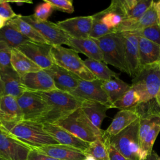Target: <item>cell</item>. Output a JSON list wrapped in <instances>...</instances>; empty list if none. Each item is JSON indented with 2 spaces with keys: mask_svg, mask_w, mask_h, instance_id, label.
Returning a JSON list of instances; mask_svg holds the SVG:
<instances>
[{
  "mask_svg": "<svg viewBox=\"0 0 160 160\" xmlns=\"http://www.w3.org/2000/svg\"><path fill=\"white\" fill-rule=\"evenodd\" d=\"M9 2H14L16 3L18 6H21L25 2H28V3H32V1H8Z\"/></svg>",
  "mask_w": 160,
  "mask_h": 160,
  "instance_id": "obj_45",
  "label": "cell"
},
{
  "mask_svg": "<svg viewBox=\"0 0 160 160\" xmlns=\"http://www.w3.org/2000/svg\"><path fill=\"white\" fill-rule=\"evenodd\" d=\"M85 160H96L92 156L89 154H86V159Z\"/></svg>",
  "mask_w": 160,
  "mask_h": 160,
  "instance_id": "obj_49",
  "label": "cell"
},
{
  "mask_svg": "<svg viewBox=\"0 0 160 160\" xmlns=\"http://www.w3.org/2000/svg\"><path fill=\"white\" fill-rule=\"evenodd\" d=\"M93 16H78L58 21L56 24L70 38H87L92 29Z\"/></svg>",
  "mask_w": 160,
  "mask_h": 160,
  "instance_id": "obj_13",
  "label": "cell"
},
{
  "mask_svg": "<svg viewBox=\"0 0 160 160\" xmlns=\"http://www.w3.org/2000/svg\"><path fill=\"white\" fill-rule=\"evenodd\" d=\"M20 17L31 24L36 31L52 46L66 44L70 38L63 31L59 28L56 23L49 21H42L34 16L33 14Z\"/></svg>",
  "mask_w": 160,
  "mask_h": 160,
  "instance_id": "obj_10",
  "label": "cell"
},
{
  "mask_svg": "<svg viewBox=\"0 0 160 160\" xmlns=\"http://www.w3.org/2000/svg\"><path fill=\"white\" fill-rule=\"evenodd\" d=\"M104 139L107 144L108 150L109 153V160H130L126 157H124L122 154H121L119 152H118L112 145H111L108 141V139L103 136Z\"/></svg>",
  "mask_w": 160,
  "mask_h": 160,
  "instance_id": "obj_42",
  "label": "cell"
},
{
  "mask_svg": "<svg viewBox=\"0 0 160 160\" xmlns=\"http://www.w3.org/2000/svg\"><path fill=\"white\" fill-rule=\"evenodd\" d=\"M158 62L160 63V52H159V60H158Z\"/></svg>",
  "mask_w": 160,
  "mask_h": 160,
  "instance_id": "obj_52",
  "label": "cell"
},
{
  "mask_svg": "<svg viewBox=\"0 0 160 160\" xmlns=\"http://www.w3.org/2000/svg\"><path fill=\"white\" fill-rule=\"evenodd\" d=\"M160 46V25L157 22L152 26L136 31H129Z\"/></svg>",
  "mask_w": 160,
  "mask_h": 160,
  "instance_id": "obj_36",
  "label": "cell"
},
{
  "mask_svg": "<svg viewBox=\"0 0 160 160\" xmlns=\"http://www.w3.org/2000/svg\"><path fill=\"white\" fill-rule=\"evenodd\" d=\"M43 128L59 144L76 148L84 153L89 146L90 143L80 139L69 131L54 124L43 123Z\"/></svg>",
  "mask_w": 160,
  "mask_h": 160,
  "instance_id": "obj_15",
  "label": "cell"
},
{
  "mask_svg": "<svg viewBox=\"0 0 160 160\" xmlns=\"http://www.w3.org/2000/svg\"><path fill=\"white\" fill-rule=\"evenodd\" d=\"M7 22H8V21H6V19H3L1 17H0V29L5 26V25L7 24Z\"/></svg>",
  "mask_w": 160,
  "mask_h": 160,
  "instance_id": "obj_46",
  "label": "cell"
},
{
  "mask_svg": "<svg viewBox=\"0 0 160 160\" xmlns=\"http://www.w3.org/2000/svg\"><path fill=\"white\" fill-rule=\"evenodd\" d=\"M81 108L92 124L98 129H101L102 122L106 117V111L109 109L102 103L86 100L82 101Z\"/></svg>",
  "mask_w": 160,
  "mask_h": 160,
  "instance_id": "obj_27",
  "label": "cell"
},
{
  "mask_svg": "<svg viewBox=\"0 0 160 160\" xmlns=\"http://www.w3.org/2000/svg\"><path fill=\"white\" fill-rule=\"evenodd\" d=\"M159 24L160 25V16H159Z\"/></svg>",
  "mask_w": 160,
  "mask_h": 160,
  "instance_id": "obj_53",
  "label": "cell"
},
{
  "mask_svg": "<svg viewBox=\"0 0 160 160\" xmlns=\"http://www.w3.org/2000/svg\"><path fill=\"white\" fill-rule=\"evenodd\" d=\"M36 93L51 108V111L39 121L42 124H53L81 108L82 101L68 92L54 90Z\"/></svg>",
  "mask_w": 160,
  "mask_h": 160,
  "instance_id": "obj_2",
  "label": "cell"
},
{
  "mask_svg": "<svg viewBox=\"0 0 160 160\" xmlns=\"http://www.w3.org/2000/svg\"><path fill=\"white\" fill-rule=\"evenodd\" d=\"M17 16L8 1L0 0V17L8 21Z\"/></svg>",
  "mask_w": 160,
  "mask_h": 160,
  "instance_id": "obj_41",
  "label": "cell"
},
{
  "mask_svg": "<svg viewBox=\"0 0 160 160\" xmlns=\"http://www.w3.org/2000/svg\"><path fill=\"white\" fill-rule=\"evenodd\" d=\"M131 86L140 96L141 102L154 99L160 88V63L157 62L141 67L132 78Z\"/></svg>",
  "mask_w": 160,
  "mask_h": 160,
  "instance_id": "obj_5",
  "label": "cell"
},
{
  "mask_svg": "<svg viewBox=\"0 0 160 160\" xmlns=\"http://www.w3.org/2000/svg\"><path fill=\"white\" fill-rule=\"evenodd\" d=\"M124 40L126 60L131 77H135L139 72L141 65L139 61L138 36L131 32H121Z\"/></svg>",
  "mask_w": 160,
  "mask_h": 160,
  "instance_id": "obj_18",
  "label": "cell"
},
{
  "mask_svg": "<svg viewBox=\"0 0 160 160\" xmlns=\"http://www.w3.org/2000/svg\"><path fill=\"white\" fill-rule=\"evenodd\" d=\"M29 41L21 35L8 23L0 29V41L6 42L10 47L18 48L20 45Z\"/></svg>",
  "mask_w": 160,
  "mask_h": 160,
  "instance_id": "obj_32",
  "label": "cell"
},
{
  "mask_svg": "<svg viewBox=\"0 0 160 160\" xmlns=\"http://www.w3.org/2000/svg\"><path fill=\"white\" fill-rule=\"evenodd\" d=\"M157 22H159V16L156 9L155 1H153L151 6L141 18L132 21H123L116 29V32L121 33L139 31Z\"/></svg>",
  "mask_w": 160,
  "mask_h": 160,
  "instance_id": "obj_21",
  "label": "cell"
},
{
  "mask_svg": "<svg viewBox=\"0 0 160 160\" xmlns=\"http://www.w3.org/2000/svg\"><path fill=\"white\" fill-rule=\"evenodd\" d=\"M84 154L92 156L96 160H109L108 146L103 136L90 143Z\"/></svg>",
  "mask_w": 160,
  "mask_h": 160,
  "instance_id": "obj_35",
  "label": "cell"
},
{
  "mask_svg": "<svg viewBox=\"0 0 160 160\" xmlns=\"http://www.w3.org/2000/svg\"><path fill=\"white\" fill-rule=\"evenodd\" d=\"M158 160H160V156H158Z\"/></svg>",
  "mask_w": 160,
  "mask_h": 160,
  "instance_id": "obj_54",
  "label": "cell"
},
{
  "mask_svg": "<svg viewBox=\"0 0 160 160\" xmlns=\"http://www.w3.org/2000/svg\"><path fill=\"white\" fill-rule=\"evenodd\" d=\"M93 15L115 32L116 29L126 19L120 0L112 1L108 8Z\"/></svg>",
  "mask_w": 160,
  "mask_h": 160,
  "instance_id": "obj_20",
  "label": "cell"
},
{
  "mask_svg": "<svg viewBox=\"0 0 160 160\" xmlns=\"http://www.w3.org/2000/svg\"><path fill=\"white\" fill-rule=\"evenodd\" d=\"M11 64L21 78L28 73L42 70L38 65L15 48H12L11 49Z\"/></svg>",
  "mask_w": 160,
  "mask_h": 160,
  "instance_id": "obj_25",
  "label": "cell"
},
{
  "mask_svg": "<svg viewBox=\"0 0 160 160\" xmlns=\"http://www.w3.org/2000/svg\"><path fill=\"white\" fill-rule=\"evenodd\" d=\"M155 6L157 10L158 16H160V1L158 2H155Z\"/></svg>",
  "mask_w": 160,
  "mask_h": 160,
  "instance_id": "obj_47",
  "label": "cell"
},
{
  "mask_svg": "<svg viewBox=\"0 0 160 160\" xmlns=\"http://www.w3.org/2000/svg\"><path fill=\"white\" fill-rule=\"evenodd\" d=\"M51 55L54 64L69 71L80 79L94 81L97 78L89 71L78 53L62 46H52Z\"/></svg>",
  "mask_w": 160,
  "mask_h": 160,
  "instance_id": "obj_6",
  "label": "cell"
},
{
  "mask_svg": "<svg viewBox=\"0 0 160 160\" xmlns=\"http://www.w3.org/2000/svg\"><path fill=\"white\" fill-rule=\"evenodd\" d=\"M53 124L88 143H91L102 138L104 134V130L94 126L81 108L75 110Z\"/></svg>",
  "mask_w": 160,
  "mask_h": 160,
  "instance_id": "obj_3",
  "label": "cell"
},
{
  "mask_svg": "<svg viewBox=\"0 0 160 160\" xmlns=\"http://www.w3.org/2000/svg\"><path fill=\"white\" fill-rule=\"evenodd\" d=\"M44 71L52 78L58 90L65 92L71 93L74 91L78 88L79 80L81 79L56 64Z\"/></svg>",
  "mask_w": 160,
  "mask_h": 160,
  "instance_id": "obj_16",
  "label": "cell"
},
{
  "mask_svg": "<svg viewBox=\"0 0 160 160\" xmlns=\"http://www.w3.org/2000/svg\"><path fill=\"white\" fill-rule=\"evenodd\" d=\"M0 160H2V159H0Z\"/></svg>",
  "mask_w": 160,
  "mask_h": 160,
  "instance_id": "obj_55",
  "label": "cell"
},
{
  "mask_svg": "<svg viewBox=\"0 0 160 160\" xmlns=\"http://www.w3.org/2000/svg\"><path fill=\"white\" fill-rule=\"evenodd\" d=\"M93 16V22H92V29L89 34V38L92 39H98L101 37L104 36L108 35L111 33H116L114 30L110 29L105 24L102 23L99 19L95 17L94 15Z\"/></svg>",
  "mask_w": 160,
  "mask_h": 160,
  "instance_id": "obj_37",
  "label": "cell"
},
{
  "mask_svg": "<svg viewBox=\"0 0 160 160\" xmlns=\"http://www.w3.org/2000/svg\"><path fill=\"white\" fill-rule=\"evenodd\" d=\"M32 148L10 134L0 126V159L28 160Z\"/></svg>",
  "mask_w": 160,
  "mask_h": 160,
  "instance_id": "obj_9",
  "label": "cell"
},
{
  "mask_svg": "<svg viewBox=\"0 0 160 160\" xmlns=\"http://www.w3.org/2000/svg\"><path fill=\"white\" fill-rule=\"evenodd\" d=\"M155 99H156L158 104L160 106V88H159L158 92H157V94H156V96L155 97Z\"/></svg>",
  "mask_w": 160,
  "mask_h": 160,
  "instance_id": "obj_48",
  "label": "cell"
},
{
  "mask_svg": "<svg viewBox=\"0 0 160 160\" xmlns=\"http://www.w3.org/2000/svg\"><path fill=\"white\" fill-rule=\"evenodd\" d=\"M11 49L6 42L0 41V70L11 66Z\"/></svg>",
  "mask_w": 160,
  "mask_h": 160,
  "instance_id": "obj_38",
  "label": "cell"
},
{
  "mask_svg": "<svg viewBox=\"0 0 160 160\" xmlns=\"http://www.w3.org/2000/svg\"><path fill=\"white\" fill-rule=\"evenodd\" d=\"M102 89L107 94L112 104L131 88V86L119 78H113L109 81H102Z\"/></svg>",
  "mask_w": 160,
  "mask_h": 160,
  "instance_id": "obj_30",
  "label": "cell"
},
{
  "mask_svg": "<svg viewBox=\"0 0 160 160\" xmlns=\"http://www.w3.org/2000/svg\"><path fill=\"white\" fill-rule=\"evenodd\" d=\"M28 160H59L54 158L41 154L34 150H32L29 156Z\"/></svg>",
  "mask_w": 160,
  "mask_h": 160,
  "instance_id": "obj_43",
  "label": "cell"
},
{
  "mask_svg": "<svg viewBox=\"0 0 160 160\" xmlns=\"http://www.w3.org/2000/svg\"><path fill=\"white\" fill-rule=\"evenodd\" d=\"M2 95V89H1V77H0V96Z\"/></svg>",
  "mask_w": 160,
  "mask_h": 160,
  "instance_id": "obj_51",
  "label": "cell"
},
{
  "mask_svg": "<svg viewBox=\"0 0 160 160\" xmlns=\"http://www.w3.org/2000/svg\"><path fill=\"white\" fill-rule=\"evenodd\" d=\"M52 45L38 43L31 41L20 45L17 49L24 53L42 69L50 68L54 64L51 55Z\"/></svg>",
  "mask_w": 160,
  "mask_h": 160,
  "instance_id": "obj_12",
  "label": "cell"
},
{
  "mask_svg": "<svg viewBox=\"0 0 160 160\" xmlns=\"http://www.w3.org/2000/svg\"><path fill=\"white\" fill-rule=\"evenodd\" d=\"M160 132V124H156L146 134L139 148L140 160H144L152 151V147Z\"/></svg>",
  "mask_w": 160,
  "mask_h": 160,
  "instance_id": "obj_34",
  "label": "cell"
},
{
  "mask_svg": "<svg viewBox=\"0 0 160 160\" xmlns=\"http://www.w3.org/2000/svg\"><path fill=\"white\" fill-rule=\"evenodd\" d=\"M27 91L37 92L58 90L51 76L44 70L29 72L21 78Z\"/></svg>",
  "mask_w": 160,
  "mask_h": 160,
  "instance_id": "obj_14",
  "label": "cell"
},
{
  "mask_svg": "<svg viewBox=\"0 0 160 160\" xmlns=\"http://www.w3.org/2000/svg\"><path fill=\"white\" fill-rule=\"evenodd\" d=\"M158 154L155 151H152L151 154L148 156L144 160H158Z\"/></svg>",
  "mask_w": 160,
  "mask_h": 160,
  "instance_id": "obj_44",
  "label": "cell"
},
{
  "mask_svg": "<svg viewBox=\"0 0 160 160\" xmlns=\"http://www.w3.org/2000/svg\"><path fill=\"white\" fill-rule=\"evenodd\" d=\"M4 121V115L0 108V123H2Z\"/></svg>",
  "mask_w": 160,
  "mask_h": 160,
  "instance_id": "obj_50",
  "label": "cell"
},
{
  "mask_svg": "<svg viewBox=\"0 0 160 160\" xmlns=\"http://www.w3.org/2000/svg\"><path fill=\"white\" fill-rule=\"evenodd\" d=\"M0 108L4 115V121L1 124L16 123L23 120V114L17 98L3 95L0 96Z\"/></svg>",
  "mask_w": 160,
  "mask_h": 160,
  "instance_id": "obj_24",
  "label": "cell"
},
{
  "mask_svg": "<svg viewBox=\"0 0 160 160\" xmlns=\"http://www.w3.org/2000/svg\"><path fill=\"white\" fill-rule=\"evenodd\" d=\"M45 1L49 3L53 9L68 13L74 12L72 1L71 0H45Z\"/></svg>",
  "mask_w": 160,
  "mask_h": 160,
  "instance_id": "obj_39",
  "label": "cell"
},
{
  "mask_svg": "<svg viewBox=\"0 0 160 160\" xmlns=\"http://www.w3.org/2000/svg\"><path fill=\"white\" fill-rule=\"evenodd\" d=\"M52 9L53 8L51 5L44 1V3L41 4L36 7L33 15L35 18L39 19L42 21H47L48 18L52 13Z\"/></svg>",
  "mask_w": 160,
  "mask_h": 160,
  "instance_id": "obj_40",
  "label": "cell"
},
{
  "mask_svg": "<svg viewBox=\"0 0 160 160\" xmlns=\"http://www.w3.org/2000/svg\"><path fill=\"white\" fill-rule=\"evenodd\" d=\"M139 119L138 113L133 109H121L114 117L111 124L104 131V136L110 138L130 126Z\"/></svg>",
  "mask_w": 160,
  "mask_h": 160,
  "instance_id": "obj_23",
  "label": "cell"
},
{
  "mask_svg": "<svg viewBox=\"0 0 160 160\" xmlns=\"http://www.w3.org/2000/svg\"><path fill=\"white\" fill-rule=\"evenodd\" d=\"M141 102V98L137 92L131 88L125 94L112 104V108L121 109H132Z\"/></svg>",
  "mask_w": 160,
  "mask_h": 160,
  "instance_id": "obj_33",
  "label": "cell"
},
{
  "mask_svg": "<svg viewBox=\"0 0 160 160\" xmlns=\"http://www.w3.org/2000/svg\"><path fill=\"white\" fill-rule=\"evenodd\" d=\"M139 129V119H138L118 134L106 138L109 144L126 158L140 160Z\"/></svg>",
  "mask_w": 160,
  "mask_h": 160,
  "instance_id": "obj_7",
  "label": "cell"
},
{
  "mask_svg": "<svg viewBox=\"0 0 160 160\" xmlns=\"http://www.w3.org/2000/svg\"><path fill=\"white\" fill-rule=\"evenodd\" d=\"M7 23L14 28L21 35L28 40L38 43H44L50 44L28 22L24 21L20 14L14 18L9 20Z\"/></svg>",
  "mask_w": 160,
  "mask_h": 160,
  "instance_id": "obj_29",
  "label": "cell"
},
{
  "mask_svg": "<svg viewBox=\"0 0 160 160\" xmlns=\"http://www.w3.org/2000/svg\"><path fill=\"white\" fill-rule=\"evenodd\" d=\"M125 13L124 21H132L141 18L151 6L153 1L120 0Z\"/></svg>",
  "mask_w": 160,
  "mask_h": 160,
  "instance_id": "obj_28",
  "label": "cell"
},
{
  "mask_svg": "<svg viewBox=\"0 0 160 160\" xmlns=\"http://www.w3.org/2000/svg\"><path fill=\"white\" fill-rule=\"evenodd\" d=\"M66 45L78 53L84 54L88 56V58L103 61L102 52L96 41L92 38L89 37L79 39L69 38Z\"/></svg>",
  "mask_w": 160,
  "mask_h": 160,
  "instance_id": "obj_22",
  "label": "cell"
},
{
  "mask_svg": "<svg viewBox=\"0 0 160 160\" xmlns=\"http://www.w3.org/2000/svg\"><path fill=\"white\" fill-rule=\"evenodd\" d=\"M94 40L102 52V61L129 75L126 60L124 40L121 33L109 34Z\"/></svg>",
  "mask_w": 160,
  "mask_h": 160,
  "instance_id": "obj_4",
  "label": "cell"
},
{
  "mask_svg": "<svg viewBox=\"0 0 160 160\" xmlns=\"http://www.w3.org/2000/svg\"><path fill=\"white\" fill-rule=\"evenodd\" d=\"M23 114V120L39 122L47 115L51 108L38 94L26 91L17 98Z\"/></svg>",
  "mask_w": 160,
  "mask_h": 160,
  "instance_id": "obj_8",
  "label": "cell"
},
{
  "mask_svg": "<svg viewBox=\"0 0 160 160\" xmlns=\"http://www.w3.org/2000/svg\"><path fill=\"white\" fill-rule=\"evenodd\" d=\"M32 149L59 160H85L86 159V154L81 151L59 144L43 146Z\"/></svg>",
  "mask_w": 160,
  "mask_h": 160,
  "instance_id": "obj_19",
  "label": "cell"
},
{
  "mask_svg": "<svg viewBox=\"0 0 160 160\" xmlns=\"http://www.w3.org/2000/svg\"><path fill=\"white\" fill-rule=\"evenodd\" d=\"M2 95H9L16 98L27 91L22 82L21 76L11 67L0 70Z\"/></svg>",
  "mask_w": 160,
  "mask_h": 160,
  "instance_id": "obj_17",
  "label": "cell"
},
{
  "mask_svg": "<svg viewBox=\"0 0 160 160\" xmlns=\"http://www.w3.org/2000/svg\"><path fill=\"white\" fill-rule=\"evenodd\" d=\"M138 48L141 67L158 62L160 46L138 36Z\"/></svg>",
  "mask_w": 160,
  "mask_h": 160,
  "instance_id": "obj_26",
  "label": "cell"
},
{
  "mask_svg": "<svg viewBox=\"0 0 160 160\" xmlns=\"http://www.w3.org/2000/svg\"><path fill=\"white\" fill-rule=\"evenodd\" d=\"M102 81L98 79L94 81L80 79L78 88L70 94L82 101H96L112 108L111 102L102 89Z\"/></svg>",
  "mask_w": 160,
  "mask_h": 160,
  "instance_id": "obj_11",
  "label": "cell"
},
{
  "mask_svg": "<svg viewBox=\"0 0 160 160\" xmlns=\"http://www.w3.org/2000/svg\"><path fill=\"white\" fill-rule=\"evenodd\" d=\"M0 126L10 134L32 148L59 143L43 128V124L22 120L19 122L4 124Z\"/></svg>",
  "mask_w": 160,
  "mask_h": 160,
  "instance_id": "obj_1",
  "label": "cell"
},
{
  "mask_svg": "<svg viewBox=\"0 0 160 160\" xmlns=\"http://www.w3.org/2000/svg\"><path fill=\"white\" fill-rule=\"evenodd\" d=\"M84 62L94 76L99 80L106 81L119 78V74L110 69L103 61L87 58L84 60Z\"/></svg>",
  "mask_w": 160,
  "mask_h": 160,
  "instance_id": "obj_31",
  "label": "cell"
}]
</instances>
